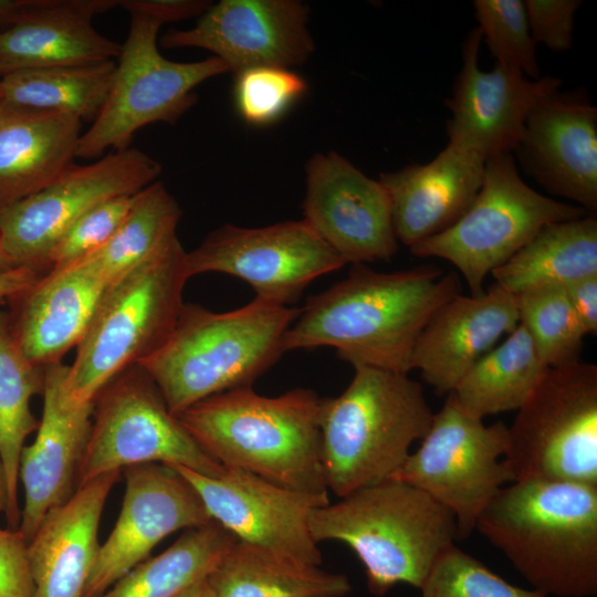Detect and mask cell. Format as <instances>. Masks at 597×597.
<instances>
[{
	"label": "cell",
	"instance_id": "6da1fadb",
	"mask_svg": "<svg viewBox=\"0 0 597 597\" xmlns=\"http://www.w3.org/2000/svg\"><path fill=\"white\" fill-rule=\"evenodd\" d=\"M458 294L457 275L433 265L377 272L353 264L347 277L300 308L283 337V350L331 346L354 368L408 374L422 328Z\"/></svg>",
	"mask_w": 597,
	"mask_h": 597
},
{
	"label": "cell",
	"instance_id": "7a4b0ae2",
	"mask_svg": "<svg viewBox=\"0 0 597 597\" xmlns=\"http://www.w3.org/2000/svg\"><path fill=\"white\" fill-rule=\"evenodd\" d=\"M546 596L597 594V485L543 480L504 485L475 521Z\"/></svg>",
	"mask_w": 597,
	"mask_h": 597
},
{
	"label": "cell",
	"instance_id": "3957f363",
	"mask_svg": "<svg viewBox=\"0 0 597 597\" xmlns=\"http://www.w3.org/2000/svg\"><path fill=\"white\" fill-rule=\"evenodd\" d=\"M321 398L295 388L276 397L251 386L210 396L178 420L213 460L297 492L328 495L318 426Z\"/></svg>",
	"mask_w": 597,
	"mask_h": 597
},
{
	"label": "cell",
	"instance_id": "277c9868",
	"mask_svg": "<svg viewBox=\"0 0 597 597\" xmlns=\"http://www.w3.org/2000/svg\"><path fill=\"white\" fill-rule=\"evenodd\" d=\"M298 313L260 297L223 313L185 303L166 342L138 365L178 416L210 396L251 386L284 353L283 337Z\"/></svg>",
	"mask_w": 597,
	"mask_h": 597
},
{
	"label": "cell",
	"instance_id": "5b68a950",
	"mask_svg": "<svg viewBox=\"0 0 597 597\" xmlns=\"http://www.w3.org/2000/svg\"><path fill=\"white\" fill-rule=\"evenodd\" d=\"M314 541L346 544L365 567L371 594L397 584L420 588L438 557L458 538L454 515L421 490L395 479L313 509Z\"/></svg>",
	"mask_w": 597,
	"mask_h": 597
},
{
	"label": "cell",
	"instance_id": "8992f818",
	"mask_svg": "<svg viewBox=\"0 0 597 597\" xmlns=\"http://www.w3.org/2000/svg\"><path fill=\"white\" fill-rule=\"evenodd\" d=\"M354 370L346 389L321 399L318 410L324 479L338 498L390 479L434 415L421 384L408 374Z\"/></svg>",
	"mask_w": 597,
	"mask_h": 597
},
{
	"label": "cell",
	"instance_id": "52a82bcc",
	"mask_svg": "<svg viewBox=\"0 0 597 597\" xmlns=\"http://www.w3.org/2000/svg\"><path fill=\"white\" fill-rule=\"evenodd\" d=\"M186 253L177 238L106 287L67 366L64 387L71 402L92 405L113 378L166 342L185 304Z\"/></svg>",
	"mask_w": 597,
	"mask_h": 597
},
{
	"label": "cell",
	"instance_id": "ba28073f",
	"mask_svg": "<svg viewBox=\"0 0 597 597\" xmlns=\"http://www.w3.org/2000/svg\"><path fill=\"white\" fill-rule=\"evenodd\" d=\"M586 214L577 205L531 188L523 181L512 153H502L485 160L480 190L465 213L449 229L411 247L410 252L450 262L464 277L471 295H479L486 275L543 227Z\"/></svg>",
	"mask_w": 597,
	"mask_h": 597
},
{
	"label": "cell",
	"instance_id": "9c48e42d",
	"mask_svg": "<svg viewBox=\"0 0 597 597\" xmlns=\"http://www.w3.org/2000/svg\"><path fill=\"white\" fill-rule=\"evenodd\" d=\"M505 461L514 481L597 485V366L547 369L509 427Z\"/></svg>",
	"mask_w": 597,
	"mask_h": 597
},
{
	"label": "cell",
	"instance_id": "30bf717a",
	"mask_svg": "<svg viewBox=\"0 0 597 597\" xmlns=\"http://www.w3.org/2000/svg\"><path fill=\"white\" fill-rule=\"evenodd\" d=\"M129 14L128 34L108 96L97 118L81 135L78 158H101L106 150L129 148L135 133L146 125L174 124L196 103V86L229 72L216 56L196 62L166 59L157 46L161 24L140 13Z\"/></svg>",
	"mask_w": 597,
	"mask_h": 597
},
{
	"label": "cell",
	"instance_id": "8fae6325",
	"mask_svg": "<svg viewBox=\"0 0 597 597\" xmlns=\"http://www.w3.org/2000/svg\"><path fill=\"white\" fill-rule=\"evenodd\" d=\"M146 463L181 465L209 476L226 471L170 412L146 370L135 365L113 378L93 401L75 490L103 474Z\"/></svg>",
	"mask_w": 597,
	"mask_h": 597
},
{
	"label": "cell",
	"instance_id": "7c38bea8",
	"mask_svg": "<svg viewBox=\"0 0 597 597\" xmlns=\"http://www.w3.org/2000/svg\"><path fill=\"white\" fill-rule=\"evenodd\" d=\"M507 446L506 425L486 426L450 392L419 448L390 479L421 490L447 507L455 517L458 538H467L483 509L514 481L505 461Z\"/></svg>",
	"mask_w": 597,
	"mask_h": 597
},
{
	"label": "cell",
	"instance_id": "4fadbf2b",
	"mask_svg": "<svg viewBox=\"0 0 597 597\" xmlns=\"http://www.w3.org/2000/svg\"><path fill=\"white\" fill-rule=\"evenodd\" d=\"M160 172L161 165L135 147L92 164L73 163L43 190L0 210V245L15 268L48 272L51 250L78 218L108 199L140 191Z\"/></svg>",
	"mask_w": 597,
	"mask_h": 597
},
{
	"label": "cell",
	"instance_id": "5bb4252c",
	"mask_svg": "<svg viewBox=\"0 0 597 597\" xmlns=\"http://www.w3.org/2000/svg\"><path fill=\"white\" fill-rule=\"evenodd\" d=\"M189 276L220 272L249 283L255 297L289 305L345 261L303 220L262 228L224 224L186 253Z\"/></svg>",
	"mask_w": 597,
	"mask_h": 597
},
{
	"label": "cell",
	"instance_id": "9a60e30c",
	"mask_svg": "<svg viewBox=\"0 0 597 597\" xmlns=\"http://www.w3.org/2000/svg\"><path fill=\"white\" fill-rule=\"evenodd\" d=\"M169 465L195 488L211 520L238 541L295 562L322 563L308 515L313 509L328 504V495L290 490L239 469L226 468L221 475L209 476Z\"/></svg>",
	"mask_w": 597,
	"mask_h": 597
},
{
	"label": "cell",
	"instance_id": "2e32d148",
	"mask_svg": "<svg viewBox=\"0 0 597 597\" xmlns=\"http://www.w3.org/2000/svg\"><path fill=\"white\" fill-rule=\"evenodd\" d=\"M125 492L115 526L100 545L83 597H97L142 562L168 535L212 520L195 488L171 465L123 470Z\"/></svg>",
	"mask_w": 597,
	"mask_h": 597
},
{
	"label": "cell",
	"instance_id": "e0dca14e",
	"mask_svg": "<svg viewBox=\"0 0 597 597\" xmlns=\"http://www.w3.org/2000/svg\"><path fill=\"white\" fill-rule=\"evenodd\" d=\"M303 212V221L346 264L390 261L398 250L384 186L335 151L308 161Z\"/></svg>",
	"mask_w": 597,
	"mask_h": 597
},
{
	"label": "cell",
	"instance_id": "ac0fdd59",
	"mask_svg": "<svg viewBox=\"0 0 597 597\" xmlns=\"http://www.w3.org/2000/svg\"><path fill=\"white\" fill-rule=\"evenodd\" d=\"M307 21L308 7L296 0H221L191 29L165 33L160 45L207 50L234 73L255 66L290 69L314 50Z\"/></svg>",
	"mask_w": 597,
	"mask_h": 597
},
{
	"label": "cell",
	"instance_id": "d6986e66",
	"mask_svg": "<svg viewBox=\"0 0 597 597\" xmlns=\"http://www.w3.org/2000/svg\"><path fill=\"white\" fill-rule=\"evenodd\" d=\"M481 42L480 30L470 31L462 44L461 70L444 103L450 112L449 142L488 159L515 150L532 109L562 82L552 75L530 78L500 63L483 71L479 65Z\"/></svg>",
	"mask_w": 597,
	"mask_h": 597
},
{
	"label": "cell",
	"instance_id": "ffe728a7",
	"mask_svg": "<svg viewBox=\"0 0 597 597\" xmlns=\"http://www.w3.org/2000/svg\"><path fill=\"white\" fill-rule=\"evenodd\" d=\"M514 153L547 192L597 209V108L583 91L544 97L530 113Z\"/></svg>",
	"mask_w": 597,
	"mask_h": 597
},
{
	"label": "cell",
	"instance_id": "44dd1931",
	"mask_svg": "<svg viewBox=\"0 0 597 597\" xmlns=\"http://www.w3.org/2000/svg\"><path fill=\"white\" fill-rule=\"evenodd\" d=\"M63 363L45 368L43 412L34 441L23 447L19 480L24 489L19 531L31 541L44 516L75 492L78 462L85 449L93 404L77 406L67 398Z\"/></svg>",
	"mask_w": 597,
	"mask_h": 597
},
{
	"label": "cell",
	"instance_id": "7402d4cb",
	"mask_svg": "<svg viewBox=\"0 0 597 597\" xmlns=\"http://www.w3.org/2000/svg\"><path fill=\"white\" fill-rule=\"evenodd\" d=\"M516 296L498 284L479 295H455L419 334L411 369L438 395L452 392L469 369L519 325Z\"/></svg>",
	"mask_w": 597,
	"mask_h": 597
},
{
	"label": "cell",
	"instance_id": "603a6c76",
	"mask_svg": "<svg viewBox=\"0 0 597 597\" xmlns=\"http://www.w3.org/2000/svg\"><path fill=\"white\" fill-rule=\"evenodd\" d=\"M106 287L98 266L84 258L49 270L9 300L11 333L24 357L43 368L62 363L86 333Z\"/></svg>",
	"mask_w": 597,
	"mask_h": 597
},
{
	"label": "cell",
	"instance_id": "cb8c5ba5",
	"mask_svg": "<svg viewBox=\"0 0 597 597\" xmlns=\"http://www.w3.org/2000/svg\"><path fill=\"white\" fill-rule=\"evenodd\" d=\"M485 158L460 144L448 145L429 163L379 175L397 240L409 249L453 226L476 197Z\"/></svg>",
	"mask_w": 597,
	"mask_h": 597
},
{
	"label": "cell",
	"instance_id": "d4e9b609",
	"mask_svg": "<svg viewBox=\"0 0 597 597\" xmlns=\"http://www.w3.org/2000/svg\"><path fill=\"white\" fill-rule=\"evenodd\" d=\"M119 471L78 486L52 509L28 543L33 597H83L100 544L98 526Z\"/></svg>",
	"mask_w": 597,
	"mask_h": 597
},
{
	"label": "cell",
	"instance_id": "484cf974",
	"mask_svg": "<svg viewBox=\"0 0 597 597\" xmlns=\"http://www.w3.org/2000/svg\"><path fill=\"white\" fill-rule=\"evenodd\" d=\"M115 7L118 0H44L0 34V78L23 70L117 59L122 44L92 22Z\"/></svg>",
	"mask_w": 597,
	"mask_h": 597
},
{
	"label": "cell",
	"instance_id": "4316f807",
	"mask_svg": "<svg viewBox=\"0 0 597 597\" xmlns=\"http://www.w3.org/2000/svg\"><path fill=\"white\" fill-rule=\"evenodd\" d=\"M82 122L0 100V210L56 180L76 158Z\"/></svg>",
	"mask_w": 597,
	"mask_h": 597
},
{
	"label": "cell",
	"instance_id": "83f0119b",
	"mask_svg": "<svg viewBox=\"0 0 597 597\" xmlns=\"http://www.w3.org/2000/svg\"><path fill=\"white\" fill-rule=\"evenodd\" d=\"M207 582L216 597H343L346 575L329 573L235 541Z\"/></svg>",
	"mask_w": 597,
	"mask_h": 597
},
{
	"label": "cell",
	"instance_id": "f1b7e54d",
	"mask_svg": "<svg viewBox=\"0 0 597 597\" xmlns=\"http://www.w3.org/2000/svg\"><path fill=\"white\" fill-rule=\"evenodd\" d=\"M495 284L516 295L546 285H565L597 274V219H578L543 227L523 248L492 273Z\"/></svg>",
	"mask_w": 597,
	"mask_h": 597
},
{
	"label": "cell",
	"instance_id": "f546056e",
	"mask_svg": "<svg viewBox=\"0 0 597 597\" xmlns=\"http://www.w3.org/2000/svg\"><path fill=\"white\" fill-rule=\"evenodd\" d=\"M547 369L532 337L519 323L469 369L452 394L469 415L483 419L521 408Z\"/></svg>",
	"mask_w": 597,
	"mask_h": 597
},
{
	"label": "cell",
	"instance_id": "4dcf8cb0",
	"mask_svg": "<svg viewBox=\"0 0 597 597\" xmlns=\"http://www.w3.org/2000/svg\"><path fill=\"white\" fill-rule=\"evenodd\" d=\"M46 368V367H45ZM45 368L29 362L10 328L8 312L0 310V464L6 491V517L18 530L19 462L27 437L38 429L31 411L34 395L43 394Z\"/></svg>",
	"mask_w": 597,
	"mask_h": 597
},
{
	"label": "cell",
	"instance_id": "1f68e13d",
	"mask_svg": "<svg viewBox=\"0 0 597 597\" xmlns=\"http://www.w3.org/2000/svg\"><path fill=\"white\" fill-rule=\"evenodd\" d=\"M235 541L214 521L186 530L166 551L142 562L97 597H177L206 580Z\"/></svg>",
	"mask_w": 597,
	"mask_h": 597
},
{
	"label": "cell",
	"instance_id": "d6a6232c",
	"mask_svg": "<svg viewBox=\"0 0 597 597\" xmlns=\"http://www.w3.org/2000/svg\"><path fill=\"white\" fill-rule=\"evenodd\" d=\"M114 60L18 71L0 78L1 100L93 123L108 96Z\"/></svg>",
	"mask_w": 597,
	"mask_h": 597
},
{
	"label": "cell",
	"instance_id": "836d02e7",
	"mask_svg": "<svg viewBox=\"0 0 597 597\" xmlns=\"http://www.w3.org/2000/svg\"><path fill=\"white\" fill-rule=\"evenodd\" d=\"M181 214L177 200L156 180L135 193L117 231L86 258L95 262L108 286L176 240Z\"/></svg>",
	"mask_w": 597,
	"mask_h": 597
},
{
	"label": "cell",
	"instance_id": "e575fe53",
	"mask_svg": "<svg viewBox=\"0 0 597 597\" xmlns=\"http://www.w3.org/2000/svg\"><path fill=\"white\" fill-rule=\"evenodd\" d=\"M516 296L519 321L533 339L548 367L580 360L587 335L561 284H546L525 290Z\"/></svg>",
	"mask_w": 597,
	"mask_h": 597
},
{
	"label": "cell",
	"instance_id": "d590c367",
	"mask_svg": "<svg viewBox=\"0 0 597 597\" xmlns=\"http://www.w3.org/2000/svg\"><path fill=\"white\" fill-rule=\"evenodd\" d=\"M473 8L481 38L495 63L516 69L530 78L541 77L524 1L475 0Z\"/></svg>",
	"mask_w": 597,
	"mask_h": 597
},
{
	"label": "cell",
	"instance_id": "8d00e7d4",
	"mask_svg": "<svg viewBox=\"0 0 597 597\" xmlns=\"http://www.w3.org/2000/svg\"><path fill=\"white\" fill-rule=\"evenodd\" d=\"M419 589L421 597H546L510 584L454 544L438 557Z\"/></svg>",
	"mask_w": 597,
	"mask_h": 597
},
{
	"label": "cell",
	"instance_id": "74e56055",
	"mask_svg": "<svg viewBox=\"0 0 597 597\" xmlns=\"http://www.w3.org/2000/svg\"><path fill=\"white\" fill-rule=\"evenodd\" d=\"M235 75V107L247 123L255 126L281 118L306 91L304 78L286 67L255 66Z\"/></svg>",
	"mask_w": 597,
	"mask_h": 597
},
{
	"label": "cell",
	"instance_id": "f35d334b",
	"mask_svg": "<svg viewBox=\"0 0 597 597\" xmlns=\"http://www.w3.org/2000/svg\"><path fill=\"white\" fill-rule=\"evenodd\" d=\"M134 197L135 193L108 199L78 218L54 244L48 269L65 268L103 247L127 217Z\"/></svg>",
	"mask_w": 597,
	"mask_h": 597
},
{
	"label": "cell",
	"instance_id": "ab89813d",
	"mask_svg": "<svg viewBox=\"0 0 597 597\" xmlns=\"http://www.w3.org/2000/svg\"><path fill=\"white\" fill-rule=\"evenodd\" d=\"M530 32L535 44L564 52L572 48L575 14L579 0L524 1Z\"/></svg>",
	"mask_w": 597,
	"mask_h": 597
},
{
	"label": "cell",
	"instance_id": "60d3db41",
	"mask_svg": "<svg viewBox=\"0 0 597 597\" xmlns=\"http://www.w3.org/2000/svg\"><path fill=\"white\" fill-rule=\"evenodd\" d=\"M28 543L19 530L0 528V597H33Z\"/></svg>",
	"mask_w": 597,
	"mask_h": 597
},
{
	"label": "cell",
	"instance_id": "b9f144b4",
	"mask_svg": "<svg viewBox=\"0 0 597 597\" xmlns=\"http://www.w3.org/2000/svg\"><path fill=\"white\" fill-rule=\"evenodd\" d=\"M211 4L205 0H118L128 13L147 15L160 24L201 15Z\"/></svg>",
	"mask_w": 597,
	"mask_h": 597
},
{
	"label": "cell",
	"instance_id": "7bdbcfd3",
	"mask_svg": "<svg viewBox=\"0 0 597 597\" xmlns=\"http://www.w3.org/2000/svg\"><path fill=\"white\" fill-rule=\"evenodd\" d=\"M564 286L566 296L586 334L597 333V274L585 276Z\"/></svg>",
	"mask_w": 597,
	"mask_h": 597
},
{
	"label": "cell",
	"instance_id": "ee69618b",
	"mask_svg": "<svg viewBox=\"0 0 597 597\" xmlns=\"http://www.w3.org/2000/svg\"><path fill=\"white\" fill-rule=\"evenodd\" d=\"M45 273L28 266L0 272V304L30 289Z\"/></svg>",
	"mask_w": 597,
	"mask_h": 597
},
{
	"label": "cell",
	"instance_id": "f6af8a7d",
	"mask_svg": "<svg viewBox=\"0 0 597 597\" xmlns=\"http://www.w3.org/2000/svg\"><path fill=\"white\" fill-rule=\"evenodd\" d=\"M44 0H0V34L13 28L27 13Z\"/></svg>",
	"mask_w": 597,
	"mask_h": 597
},
{
	"label": "cell",
	"instance_id": "bcb514c9",
	"mask_svg": "<svg viewBox=\"0 0 597 597\" xmlns=\"http://www.w3.org/2000/svg\"><path fill=\"white\" fill-rule=\"evenodd\" d=\"M177 597H216L207 579L187 589Z\"/></svg>",
	"mask_w": 597,
	"mask_h": 597
},
{
	"label": "cell",
	"instance_id": "7dc6e473",
	"mask_svg": "<svg viewBox=\"0 0 597 597\" xmlns=\"http://www.w3.org/2000/svg\"><path fill=\"white\" fill-rule=\"evenodd\" d=\"M13 268L15 266L12 264L10 259L6 255V253L3 252L0 245V272H4Z\"/></svg>",
	"mask_w": 597,
	"mask_h": 597
},
{
	"label": "cell",
	"instance_id": "c3c4849f",
	"mask_svg": "<svg viewBox=\"0 0 597 597\" xmlns=\"http://www.w3.org/2000/svg\"><path fill=\"white\" fill-rule=\"evenodd\" d=\"M6 510V491L3 475L0 474V512Z\"/></svg>",
	"mask_w": 597,
	"mask_h": 597
},
{
	"label": "cell",
	"instance_id": "681fc988",
	"mask_svg": "<svg viewBox=\"0 0 597 597\" xmlns=\"http://www.w3.org/2000/svg\"><path fill=\"white\" fill-rule=\"evenodd\" d=\"M0 474H2V469H1V464H0ZM3 475V474H2Z\"/></svg>",
	"mask_w": 597,
	"mask_h": 597
},
{
	"label": "cell",
	"instance_id": "f907efd6",
	"mask_svg": "<svg viewBox=\"0 0 597 597\" xmlns=\"http://www.w3.org/2000/svg\"><path fill=\"white\" fill-rule=\"evenodd\" d=\"M0 100H1V95H0Z\"/></svg>",
	"mask_w": 597,
	"mask_h": 597
}]
</instances>
